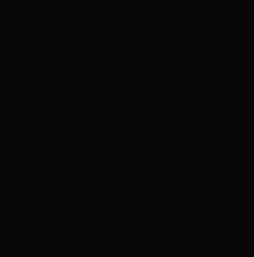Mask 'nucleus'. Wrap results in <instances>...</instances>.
I'll return each instance as SVG.
<instances>
[]
</instances>
